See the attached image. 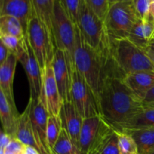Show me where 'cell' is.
<instances>
[{
	"instance_id": "cell-1",
	"label": "cell",
	"mask_w": 154,
	"mask_h": 154,
	"mask_svg": "<svg viewBox=\"0 0 154 154\" xmlns=\"http://www.w3.org/2000/svg\"><path fill=\"white\" fill-rule=\"evenodd\" d=\"M100 116L117 131L143 108L142 101L135 96L120 77H107L98 96Z\"/></svg>"
},
{
	"instance_id": "cell-2",
	"label": "cell",
	"mask_w": 154,
	"mask_h": 154,
	"mask_svg": "<svg viewBox=\"0 0 154 154\" xmlns=\"http://www.w3.org/2000/svg\"><path fill=\"white\" fill-rule=\"evenodd\" d=\"M75 64L81 76L93 90L98 102V96L107 77L125 76L118 69L111 57L100 54L84 40L79 27L75 26Z\"/></svg>"
},
{
	"instance_id": "cell-3",
	"label": "cell",
	"mask_w": 154,
	"mask_h": 154,
	"mask_svg": "<svg viewBox=\"0 0 154 154\" xmlns=\"http://www.w3.org/2000/svg\"><path fill=\"white\" fill-rule=\"evenodd\" d=\"M77 26L87 45L100 54L111 57L112 40L105 21L101 20L87 6L85 0H81Z\"/></svg>"
},
{
	"instance_id": "cell-4",
	"label": "cell",
	"mask_w": 154,
	"mask_h": 154,
	"mask_svg": "<svg viewBox=\"0 0 154 154\" xmlns=\"http://www.w3.org/2000/svg\"><path fill=\"white\" fill-rule=\"evenodd\" d=\"M111 55L124 75L145 71L154 72V64L146 49L139 48L128 38L112 39Z\"/></svg>"
},
{
	"instance_id": "cell-5",
	"label": "cell",
	"mask_w": 154,
	"mask_h": 154,
	"mask_svg": "<svg viewBox=\"0 0 154 154\" xmlns=\"http://www.w3.org/2000/svg\"><path fill=\"white\" fill-rule=\"evenodd\" d=\"M75 25L61 0H56L53 18V34L57 49L63 51L68 69L72 75L75 68Z\"/></svg>"
},
{
	"instance_id": "cell-6",
	"label": "cell",
	"mask_w": 154,
	"mask_h": 154,
	"mask_svg": "<svg viewBox=\"0 0 154 154\" xmlns=\"http://www.w3.org/2000/svg\"><path fill=\"white\" fill-rule=\"evenodd\" d=\"M26 35L28 38L41 69L42 70L47 66L51 65L57 51L54 36L40 20L34 8H32L28 22Z\"/></svg>"
},
{
	"instance_id": "cell-7",
	"label": "cell",
	"mask_w": 154,
	"mask_h": 154,
	"mask_svg": "<svg viewBox=\"0 0 154 154\" xmlns=\"http://www.w3.org/2000/svg\"><path fill=\"white\" fill-rule=\"evenodd\" d=\"M132 2H117L111 5L105 23L112 39L128 38L138 20Z\"/></svg>"
},
{
	"instance_id": "cell-8",
	"label": "cell",
	"mask_w": 154,
	"mask_h": 154,
	"mask_svg": "<svg viewBox=\"0 0 154 154\" xmlns=\"http://www.w3.org/2000/svg\"><path fill=\"white\" fill-rule=\"evenodd\" d=\"M71 99L83 119L100 116L97 99L76 68L72 75Z\"/></svg>"
},
{
	"instance_id": "cell-9",
	"label": "cell",
	"mask_w": 154,
	"mask_h": 154,
	"mask_svg": "<svg viewBox=\"0 0 154 154\" xmlns=\"http://www.w3.org/2000/svg\"><path fill=\"white\" fill-rule=\"evenodd\" d=\"M28 103L30 105V118L38 150L41 154H51L47 141V126L49 114L38 98L29 97Z\"/></svg>"
},
{
	"instance_id": "cell-10",
	"label": "cell",
	"mask_w": 154,
	"mask_h": 154,
	"mask_svg": "<svg viewBox=\"0 0 154 154\" xmlns=\"http://www.w3.org/2000/svg\"><path fill=\"white\" fill-rule=\"evenodd\" d=\"M42 90L38 98L46 108L49 115L60 116L63 100L60 96L52 65H48L42 70Z\"/></svg>"
},
{
	"instance_id": "cell-11",
	"label": "cell",
	"mask_w": 154,
	"mask_h": 154,
	"mask_svg": "<svg viewBox=\"0 0 154 154\" xmlns=\"http://www.w3.org/2000/svg\"><path fill=\"white\" fill-rule=\"evenodd\" d=\"M18 62L23 65L26 74L29 84L30 97L32 99L40 98L42 90V69L26 35L23 38V52Z\"/></svg>"
},
{
	"instance_id": "cell-12",
	"label": "cell",
	"mask_w": 154,
	"mask_h": 154,
	"mask_svg": "<svg viewBox=\"0 0 154 154\" xmlns=\"http://www.w3.org/2000/svg\"><path fill=\"white\" fill-rule=\"evenodd\" d=\"M51 65L54 69L59 91L63 102L72 101L71 99L72 76L68 69L66 57L63 51L57 49Z\"/></svg>"
},
{
	"instance_id": "cell-13",
	"label": "cell",
	"mask_w": 154,
	"mask_h": 154,
	"mask_svg": "<svg viewBox=\"0 0 154 154\" xmlns=\"http://www.w3.org/2000/svg\"><path fill=\"white\" fill-rule=\"evenodd\" d=\"M60 117L63 121V128L69 134L74 144L79 148L80 134L84 119L77 111L72 101L63 102Z\"/></svg>"
},
{
	"instance_id": "cell-14",
	"label": "cell",
	"mask_w": 154,
	"mask_h": 154,
	"mask_svg": "<svg viewBox=\"0 0 154 154\" xmlns=\"http://www.w3.org/2000/svg\"><path fill=\"white\" fill-rule=\"evenodd\" d=\"M123 81L130 91L143 102L147 93L154 87V72L145 71L127 74L123 78Z\"/></svg>"
},
{
	"instance_id": "cell-15",
	"label": "cell",
	"mask_w": 154,
	"mask_h": 154,
	"mask_svg": "<svg viewBox=\"0 0 154 154\" xmlns=\"http://www.w3.org/2000/svg\"><path fill=\"white\" fill-rule=\"evenodd\" d=\"M32 8L31 0H0V16L15 17L20 21L26 32Z\"/></svg>"
},
{
	"instance_id": "cell-16",
	"label": "cell",
	"mask_w": 154,
	"mask_h": 154,
	"mask_svg": "<svg viewBox=\"0 0 154 154\" xmlns=\"http://www.w3.org/2000/svg\"><path fill=\"white\" fill-rule=\"evenodd\" d=\"M18 60L13 54H9L5 61L0 65V91L2 92L11 105L16 108L13 92V81Z\"/></svg>"
},
{
	"instance_id": "cell-17",
	"label": "cell",
	"mask_w": 154,
	"mask_h": 154,
	"mask_svg": "<svg viewBox=\"0 0 154 154\" xmlns=\"http://www.w3.org/2000/svg\"><path fill=\"white\" fill-rule=\"evenodd\" d=\"M101 116L84 119L81 129L79 148L81 154H89L98 135L102 124Z\"/></svg>"
},
{
	"instance_id": "cell-18",
	"label": "cell",
	"mask_w": 154,
	"mask_h": 154,
	"mask_svg": "<svg viewBox=\"0 0 154 154\" xmlns=\"http://www.w3.org/2000/svg\"><path fill=\"white\" fill-rule=\"evenodd\" d=\"M19 115L17 108L12 106L4 93L0 91V117L2 130L12 138H15Z\"/></svg>"
},
{
	"instance_id": "cell-19",
	"label": "cell",
	"mask_w": 154,
	"mask_h": 154,
	"mask_svg": "<svg viewBox=\"0 0 154 154\" xmlns=\"http://www.w3.org/2000/svg\"><path fill=\"white\" fill-rule=\"evenodd\" d=\"M154 128V103L144 104L143 108L135 117H132L119 132H127L129 131Z\"/></svg>"
},
{
	"instance_id": "cell-20",
	"label": "cell",
	"mask_w": 154,
	"mask_h": 154,
	"mask_svg": "<svg viewBox=\"0 0 154 154\" xmlns=\"http://www.w3.org/2000/svg\"><path fill=\"white\" fill-rule=\"evenodd\" d=\"M15 138L21 141L26 146H30L38 150L37 144L33 135L32 126L30 118V105L29 103L27 104L25 111L23 112V114H20L18 117Z\"/></svg>"
},
{
	"instance_id": "cell-21",
	"label": "cell",
	"mask_w": 154,
	"mask_h": 154,
	"mask_svg": "<svg viewBox=\"0 0 154 154\" xmlns=\"http://www.w3.org/2000/svg\"><path fill=\"white\" fill-rule=\"evenodd\" d=\"M56 0H33L32 6L42 23L53 34V18Z\"/></svg>"
},
{
	"instance_id": "cell-22",
	"label": "cell",
	"mask_w": 154,
	"mask_h": 154,
	"mask_svg": "<svg viewBox=\"0 0 154 154\" xmlns=\"http://www.w3.org/2000/svg\"><path fill=\"white\" fill-rule=\"evenodd\" d=\"M135 140L139 154H149L154 150V128L127 132Z\"/></svg>"
},
{
	"instance_id": "cell-23",
	"label": "cell",
	"mask_w": 154,
	"mask_h": 154,
	"mask_svg": "<svg viewBox=\"0 0 154 154\" xmlns=\"http://www.w3.org/2000/svg\"><path fill=\"white\" fill-rule=\"evenodd\" d=\"M26 31L20 21L10 15L0 16V35H11L23 38Z\"/></svg>"
},
{
	"instance_id": "cell-24",
	"label": "cell",
	"mask_w": 154,
	"mask_h": 154,
	"mask_svg": "<svg viewBox=\"0 0 154 154\" xmlns=\"http://www.w3.org/2000/svg\"><path fill=\"white\" fill-rule=\"evenodd\" d=\"M63 128V121L60 115H49L47 126V141L51 152L54 151Z\"/></svg>"
},
{
	"instance_id": "cell-25",
	"label": "cell",
	"mask_w": 154,
	"mask_h": 154,
	"mask_svg": "<svg viewBox=\"0 0 154 154\" xmlns=\"http://www.w3.org/2000/svg\"><path fill=\"white\" fill-rule=\"evenodd\" d=\"M54 151L57 154H81L79 148L74 144L64 128L62 129Z\"/></svg>"
},
{
	"instance_id": "cell-26",
	"label": "cell",
	"mask_w": 154,
	"mask_h": 154,
	"mask_svg": "<svg viewBox=\"0 0 154 154\" xmlns=\"http://www.w3.org/2000/svg\"><path fill=\"white\" fill-rule=\"evenodd\" d=\"M118 136L119 153L120 154H139L138 147L130 134L117 131Z\"/></svg>"
},
{
	"instance_id": "cell-27",
	"label": "cell",
	"mask_w": 154,
	"mask_h": 154,
	"mask_svg": "<svg viewBox=\"0 0 154 154\" xmlns=\"http://www.w3.org/2000/svg\"><path fill=\"white\" fill-rule=\"evenodd\" d=\"M0 41L19 60L23 52V38H19L11 35H0Z\"/></svg>"
},
{
	"instance_id": "cell-28",
	"label": "cell",
	"mask_w": 154,
	"mask_h": 154,
	"mask_svg": "<svg viewBox=\"0 0 154 154\" xmlns=\"http://www.w3.org/2000/svg\"><path fill=\"white\" fill-rule=\"evenodd\" d=\"M128 39H129L135 45L143 48V49H147L148 48L149 42L146 40L145 37H144L141 20L139 19L135 23L133 28L131 30Z\"/></svg>"
},
{
	"instance_id": "cell-29",
	"label": "cell",
	"mask_w": 154,
	"mask_h": 154,
	"mask_svg": "<svg viewBox=\"0 0 154 154\" xmlns=\"http://www.w3.org/2000/svg\"><path fill=\"white\" fill-rule=\"evenodd\" d=\"M85 2L101 20H105L110 8L109 0H85Z\"/></svg>"
},
{
	"instance_id": "cell-30",
	"label": "cell",
	"mask_w": 154,
	"mask_h": 154,
	"mask_svg": "<svg viewBox=\"0 0 154 154\" xmlns=\"http://www.w3.org/2000/svg\"><path fill=\"white\" fill-rule=\"evenodd\" d=\"M132 3L138 19L145 20L150 17L151 0H132Z\"/></svg>"
},
{
	"instance_id": "cell-31",
	"label": "cell",
	"mask_w": 154,
	"mask_h": 154,
	"mask_svg": "<svg viewBox=\"0 0 154 154\" xmlns=\"http://www.w3.org/2000/svg\"><path fill=\"white\" fill-rule=\"evenodd\" d=\"M99 154H120L119 153L118 136H117V130H115V132L104 144Z\"/></svg>"
},
{
	"instance_id": "cell-32",
	"label": "cell",
	"mask_w": 154,
	"mask_h": 154,
	"mask_svg": "<svg viewBox=\"0 0 154 154\" xmlns=\"http://www.w3.org/2000/svg\"><path fill=\"white\" fill-rule=\"evenodd\" d=\"M65 8L67 11L71 19L75 25L78 24V12H79L81 0H61Z\"/></svg>"
},
{
	"instance_id": "cell-33",
	"label": "cell",
	"mask_w": 154,
	"mask_h": 154,
	"mask_svg": "<svg viewBox=\"0 0 154 154\" xmlns=\"http://www.w3.org/2000/svg\"><path fill=\"white\" fill-rule=\"evenodd\" d=\"M26 148V146L25 144L14 138L4 150H0V154H24Z\"/></svg>"
},
{
	"instance_id": "cell-34",
	"label": "cell",
	"mask_w": 154,
	"mask_h": 154,
	"mask_svg": "<svg viewBox=\"0 0 154 154\" xmlns=\"http://www.w3.org/2000/svg\"><path fill=\"white\" fill-rule=\"evenodd\" d=\"M11 136L8 134L6 133L4 131H2L1 132V141H0V150H4L8 145L9 143L11 142V141L12 140Z\"/></svg>"
},
{
	"instance_id": "cell-35",
	"label": "cell",
	"mask_w": 154,
	"mask_h": 154,
	"mask_svg": "<svg viewBox=\"0 0 154 154\" xmlns=\"http://www.w3.org/2000/svg\"><path fill=\"white\" fill-rule=\"evenodd\" d=\"M9 54H10V52L8 48L2 42H0V65L2 64L5 61Z\"/></svg>"
},
{
	"instance_id": "cell-36",
	"label": "cell",
	"mask_w": 154,
	"mask_h": 154,
	"mask_svg": "<svg viewBox=\"0 0 154 154\" xmlns=\"http://www.w3.org/2000/svg\"><path fill=\"white\" fill-rule=\"evenodd\" d=\"M143 103L144 104H151L154 103V87H152L150 90V91L147 93L144 98Z\"/></svg>"
},
{
	"instance_id": "cell-37",
	"label": "cell",
	"mask_w": 154,
	"mask_h": 154,
	"mask_svg": "<svg viewBox=\"0 0 154 154\" xmlns=\"http://www.w3.org/2000/svg\"><path fill=\"white\" fill-rule=\"evenodd\" d=\"M25 154H41L35 148L30 146H26Z\"/></svg>"
},
{
	"instance_id": "cell-38",
	"label": "cell",
	"mask_w": 154,
	"mask_h": 154,
	"mask_svg": "<svg viewBox=\"0 0 154 154\" xmlns=\"http://www.w3.org/2000/svg\"><path fill=\"white\" fill-rule=\"evenodd\" d=\"M146 51H147V54H148V56L150 57V60H152V62H153V64H154V51H153L152 49H150V48H147V49H146Z\"/></svg>"
},
{
	"instance_id": "cell-39",
	"label": "cell",
	"mask_w": 154,
	"mask_h": 154,
	"mask_svg": "<svg viewBox=\"0 0 154 154\" xmlns=\"http://www.w3.org/2000/svg\"><path fill=\"white\" fill-rule=\"evenodd\" d=\"M148 48H150V49H152L153 51H154V38L150 42V45H149Z\"/></svg>"
},
{
	"instance_id": "cell-40",
	"label": "cell",
	"mask_w": 154,
	"mask_h": 154,
	"mask_svg": "<svg viewBox=\"0 0 154 154\" xmlns=\"http://www.w3.org/2000/svg\"><path fill=\"white\" fill-rule=\"evenodd\" d=\"M117 2H120V0H109L110 5H112V4H114V3Z\"/></svg>"
},
{
	"instance_id": "cell-41",
	"label": "cell",
	"mask_w": 154,
	"mask_h": 154,
	"mask_svg": "<svg viewBox=\"0 0 154 154\" xmlns=\"http://www.w3.org/2000/svg\"><path fill=\"white\" fill-rule=\"evenodd\" d=\"M150 15L153 17V20H154V8H151L150 9Z\"/></svg>"
},
{
	"instance_id": "cell-42",
	"label": "cell",
	"mask_w": 154,
	"mask_h": 154,
	"mask_svg": "<svg viewBox=\"0 0 154 154\" xmlns=\"http://www.w3.org/2000/svg\"><path fill=\"white\" fill-rule=\"evenodd\" d=\"M151 8H154V0H151Z\"/></svg>"
},
{
	"instance_id": "cell-43",
	"label": "cell",
	"mask_w": 154,
	"mask_h": 154,
	"mask_svg": "<svg viewBox=\"0 0 154 154\" xmlns=\"http://www.w3.org/2000/svg\"><path fill=\"white\" fill-rule=\"evenodd\" d=\"M121 2H132V0H120Z\"/></svg>"
},
{
	"instance_id": "cell-44",
	"label": "cell",
	"mask_w": 154,
	"mask_h": 154,
	"mask_svg": "<svg viewBox=\"0 0 154 154\" xmlns=\"http://www.w3.org/2000/svg\"><path fill=\"white\" fill-rule=\"evenodd\" d=\"M149 154H154V150H153V151H152V152H150V153H149Z\"/></svg>"
},
{
	"instance_id": "cell-45",
	"label": "cell",
	"mask_w": 154,
	"mask_h": 154,
	"mask_svg": "<svg viewBox=\"0 0 154 154\" xmlns=\"http://www.w3.org/2000/svg\"><path fill=\"white\" fill-rule=\"evenodd\" d=\"M51 154H57V153H56L54 151H52V152H51Z\"/></svg>"
},
{
	"instance_id": "cell-46",
	"label": "cell",
	"mask_w": 154,
	"mask_h": 154,
	"mask_svg": "<svg viewBox=\"0 0 154 154\" xmlns=\"http://www.w3.org/2000/svg\"><path fill=\"white\" fill-rule=\"evenodd\" d=\"M93 154H99V153H93Z\"/></svg>"
},
{
	"instance_id": "cell-47",
	"label": "cell",
	"mask_w": 154,
	"mask_h": 154,
	"mask_svg": "<svg viewBox=\"0 0 154 154\" xmlns=\"http://www.w3.org/2000/svg\"><path fill=\"white\" fill-rule=\"evenodd\" d=\"M24 154H25V153H24Z\"/></svg>"
}]
</instances>
